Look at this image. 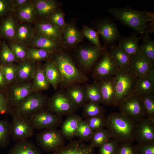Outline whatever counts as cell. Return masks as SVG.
Masks as SVG:
<instances>
[{
	"label": "cell",
	"mask_w": 154,
	"mask_h": 154,
	"mask_svg": "<svg viewBox=\"0 0 154 154\" xmlns=\"http://www.w3.org/2000/svg\"><path fill=\"white\" fill-rule=\"evenodd\" d=\"M108 11L121 23L141 33L146 31L149 22H154L153 13L150 12L126 7L110 8Z\"/></svg>",
	"instance_id": "obj_1"
},
{
	"label": "cell",
	"mask_w": 154,
	"mask_h": 154,
	"mask_svg": "<svg viewBox=\"0 0 154 154\" xmlns=\"http://www.w3.org/2000/svg\"><path fill=\"white\" fill-rule=\"evenodd\" d=\"M135 125L120 112H112L106 117V129L112 138L119 143H132L135 141Z\"/></svg>",
	"instance_id": "obj_2"
},
{
	"label": "cell",
	"mask_w": 154,
	"mask_h": 154,
	"mask_svg": "<svg viewBox=\"0 0 154 154\" xmlns=\"http://www.w3.org/2000/svg\"><path fill=\"white\" fill-rule=\"evenodd\" d=\"M52 59L59 71L61 77L60 85L62 88H66L72 85L82 84L88 80L87 76L77 68L68 54L58 52L54 55Z\"/></svg>",
	"instance_id": "obj_3"
},
{
	"label": "cell",
	"mask_w": 154,
	"mask_h": 154,
	"mask_svg": "<svg viewBox=\"0 0 154 154\" xmlns=\"http://www.w3.org/2000/svg\"><path fill=\"white\" fill-rule=\"evenodd\" d=\"M115 77L116 93L113 105L119 106L135 92L139 77L131 67L124 69L119 68Z\"/></svg>",
	"instance_id": "obj_4"
},
{
	"label": "cell",
	"mask_w": 154,
	"mask_h": 154,
	"mask_svg": "<svg viewBox=\"0 0 154 154\" xmlns=\"http://www.w3.org/2000/svg\"><path fill=\"white\" fill-rule=\"evenodd\" d=\"M49 98L40 92H33L11 110L12 116L29 118L39 111L47 107Z\"/></svg>",
	"instance_id": "obj_5"
},
{
	"label": "cell",
	"mask_w": 154,
	"mask_h": 154,
	"mask_svg": "<svg viewBox=\"0 0 154 154\" xmlns=\"http://www.w3.org/2000/svg\"><path fill=\"white\" fill-rule=\"evenodd\" d=\"M36 140L41 149L46 152L52 153L64 146L66 138L61 130L52 128L44 129L37 133Z\"/></svg>",
	"instance_id": "obj_6"
},
{
	"label": "cell",
	"mask_w": 154,
	"mask_h": 154,
	"mask_svg": "<svg viewBox=\"0 0 154 154\" xmlns=\"http://www.w3.org/2000/svg\"><path fill=\"white\" fill-rule=\"evenodd\" d=\"M119 106L120 113L135 122L146 117L141 96L135 92Z\"/></svg>",
	"instance_id": "obj_7"
},
{
	"label": "cell",
	"mask_w": 154,
	"mask_h": 154,
	"mask_svg": "<svg viewBox=\"0 0 154 154\" xmlns=\"http://www.w3.org/2000/svg\"><path fill=\"white\" fill-rule=\"evenodd\" d=\"M10 111L33 92L32 80L24 82H15L8 86L6 90Z\"/></svg>",
	"instance_id": "obj_8"
},
{
	"label": "cell",
	"mask_w": 154,
	"mask_h": 154,
	"mask_svg": "<svg viewBox=\"0 0 154 154\" xmlns=\"http://www.w3.org/2000/svg\"><path fill=\"white\" fill-rule=\"evenodd\" d=\"M28 118L34 129L56 128L63 122L62 117L52 112L47 107Z\"/></svg>",
	"instance_id": "obj_9"
},
{
	"label": "cell",
	"mask_w": 154,
	"mask_h": 154,
	"mask_svg": "<svg viewBox=\"0 0 154 154\" xmlns=\"http://www.w3.org/2000/svg\"><path fill=\"white\" fill-rule=\"evenodd\" d=\"M119 67L109 52L106 51L94 67L92 74L95 81L99 82L115 76Z\"/></svg>",
	"instance_id": "obj_10"
},
{
	"label": "cell",
	"mask_w": 154,
	"mask_h": 154,
	"mask_svg": "<svg viewBox=\"0 0 154 154\" xmlns=\"http://www.w3.org/2000/svg\"><path fill=\"white\" fill-rule=\"evenodd\" d=\"M47 108L50 111L62 117L74 114L76 109L63 90L57 91L49 99Z\"/></svg>",
	"instance_id": "obj_11"
},
{
	"label": "cell",
	"mask_w": 154,
	"mask_h": 154,
	"mask_svg": "<svg viewBox=\"0 0 154 154\" xmlns=\"http://www.w3.org/2000/svg\"><path fill=\"white\" fill-rule=\"evenodd\" d=\"M10 125V137L14 141L27 140L33 136L34 129L28 118L12 116Z\"/></svg>",
	"instance_id": "obj_12"
},
{
	"label": "cell",
	"mask_w": 154,
	"mask_h": 154,
	"mask_svg": "<svg viewBox=\"0 0 154 154\" xmlns=\"http://www.w3.org/2000/svg\"><path fill=\"white\" fill-rule=\"evenodd\" d=\"M106 51L105 47H83L77 51L76 56L82 68L84 70L86 71L92 68L99 57Z\"/></svg>",
	"instance_id": "obj_13"
},
{
	"label": "cell",
	"mask_w": 154,
	"mask_h": 154,
	"mask_svg": "<svg viewBox=\"0 0 154 154\" xmlns=\"http://www.w3.org/2000/svg\"><path fill=\"white\" fill-rule=\"evenodd\" d=\"M135 137L139 144L154 143V121L146 117L135 122Z\"/></svg>",
	"instance_id": "obj_14"
},
{
	"label": "cell",
	"mask_w": 154,
	"mask_h": 154,
	"mask_svg": "<svg viewBox=\"0 0 154 154\" xmlns=\"http://www.w3.org/2000/svg\"><path fill=\"white\" fill-rule=\"evenodd\" d=\"M33 27L36 33L56 41L61 39V30L48 19L36 21Z\"/></svg>",
	"instance_id": "obj_15"
},
{
	"label": "cell",
	"mask_w": 154,
	"mask_h": 154,
	"mask_svg": "<svg viewBox=\"0 0 154 154\" xmlns=\"http://www.w3.org/2000/svg\"><path fill=\"white\" fill-rule=\"evenodd\" d=\"M83 141L80 139L72 141L50 154H94V148Z\"/></svg>",
	"instance_id": "obj_16"
},
{
	"label": "cell",
	"mask_w": 154,
	"mask_h": 154,
	"mask_svg": "<svg viewBox=\"0 0 154 154\" xmlns=\"http://www.w3.org/2000/svg\"><path fill=\"white\" fill-rule=\"evenodd\" d=\"M97 82L102 97V103L107 106L113 105L116 93L115 76Z\"/></svg>",
	"instance_id": "obj_17"
},
{
	"label": "cell",
	"mask_w": 154,
	"mask_h": 154,
	"mask_svg": "<svg viewBox=\"0 0 154 154\" xmlns=\"http://www.w3.org/2000/svg\"><path fill=\"white\" fill-rule=\"evenodd\" d=\"M19 22L13 13L2 20L0 24V37L14 40Z\"/></svg>",
	"instance_id": "obj_18"
},
{
	"label": "cell",
	"mask_w": 154,
	"mask_h": 154,
	"mask_svg": "<svg viewBox=\"0 0 154 154\" xmlns=\"http://www.w3.org/2000/svg\"><path fill=\"white\" fill-rule=\"evenodd\" d=\"M33 1L36 21L47 19L50 15L57 9L58 3L54 0H33Z\"/></svg>",
	"instance_id": "obj_19"
},
{
	"label": "cell",
	"mask_w": 154,
	"mask_h": 154,
	"mask_svg": "<svg viewBox=\"0 0 154 154\" xmlns=\"http://www.w3.org/2000/svg\"><path fill=\"white\" fill-rule=\"evenodd\" d=\"M98 33L107 44L112 43L119 37V33L115 25L108 20H104L98 23Z\"/></svg>",
	"instance_id": "obj_20"
},
{
	"label": "cell",
	"mask_w": 154,
	"mask_h": 154,
	"mask_svg": "<svg viewBox=\"0 0 154 154\" xmlns=\"http://www.w3.org/2000/svg\"><path fill=\"white\" fill-rule=\"evenodd\" d=\"M66 88L65 91L66 95L76 110L83 107L87 102L85 95L84 86L79 84H75Z\"/></svg>",
	"instance_id": "obj_21"
},
{
	"label": "cell",
	"mask_w": 154,
	"mask_h": 154,
	"mask_svg": "<svg viewBox=\"0 0 154 154\" xmlns=\"http://www.w3.org/2000/svg\"><path fill=\"white\" fill-rule=\"evenodd\" d=\"M130 58L131 67L139 77L146 76L154 71V65L150 63L140 51Z\"/></svg>",
	"instance_id": "obj_22"
},
{
	"label": "cell",
	"mask_w": 154,
	"mask_h": 154,
	"mask_svg": "<svg viewBox=\"0 0 154 154\" xmlns=\"http://www.w3.org/2000/svg\"><path fill=\"white\" fill-rule=\"evenodd\" d=\"M36 65V63L27 59L19 63L16 82H22L32 80Z\"/></svg>",
	"instance_id": "obj_23"
},
{
	"label": "cell",
	"mask_w": 154,
	"mask_h": 154,
	"mask_svg": "<svg viewBox=\"0 0 154 154\" xmlns=\"http://www.w3.org/2000/svg\"><path fill=\"white\" fill-rule=\"evenodd\" d=\"M32 82L34 92H40L49 88L50 85L46 77L43 66L40 62L36 63Z\"/></svg>",
	"instance_id": "obj_24"
},
{
	"label": "cell",
	"mask_w": 154,
	"mask_h": 154,
	"mask_svg": "<svg viewBox=\"0 0 154 154\" xmlns=\"http://www.w3.org/2000/svg\"><path fill=\"white\" fill-rule=\"evenodd\" d=\"M19 22L34 24L36 21L33 0L30 1L13 13Z\"/></svg>",
	"instance_id": "obj_25"
},
{
	"label": "cell",
	"mask_w": 154,
	"mask_h": 154,
	"mask_svg": "<svg viewBox=\"0 0 154 154\" xmlns=\"http://www.w3.org/2000/svg\"><path fill=\"white\" fill-rule=\"evenodd\" d=\"M58 42L35 33L28 47L43 49L53 54L58 46Z\"/></svg>",
	"instance_id": "obj_26"
},
{
	"label": "cell",
	"mask_w": 154,
	"mask_h": 154,
	"mask_svg": "<svg viewBox=\"0 0 154 154\" xmlns=\"http://www.w3.org/2000/svg\"><path fill=\"white\" fill-rule=\"evenodd\" d=\"M43 66L49 83L55 90H57L61 82V75L57 66L51 58L47 60Z\"/></svg>",
	"instance_id": "obj_27"
},
{
	"label": "cell",
	"mask_w": 154,
	"mask_h": 154,
	"mask_svg": "<svg viewBox=\"0 0 154 154\" xmlns=\"http://www.w3.org/2000/svg\"><path fill=\"white\" fill-rule=\"evenodd\" d=\"M82 119L80 116L74 113L68 116L62 123L61 130L66 139H71L75 136L78 124Z\"/></svg>",
	"instance_id": "obj_28"
},
{
	"label": "cell",
	"mask_w": 154,
	"mask_h": 154,
	"mask_svg": "<svg viewBox=\"0 0 154 154\" xmlns=\"http://www.w3.org/2000/svg\"><path fill=\"white\" fill-rule=\"evenodd\" d=\"M35 33L31 24L19 22L14 40L20 42L28 47Z\"/></svg>",
	"instance_id": "obj_29"
},
{
	"label": "cell",
	"mask_w": 154,
	"mask_h": 154,
	"mask_svg": "<svg viewBox=\"0 0 154 154\" xmlns=\"http://www.w3.org/2000/svg\"><path fill=\"white\" fill-rule=\"evenodd\" d=\"M8 154H43L39 148L27 140L17 141Z\"/></svg>",
	"instance_id": "obj_30"
},
{
	"label": "cell",
	"mask_w": 154,
	"mask_h": 154,
	"mask_svg": "<svg viewBox=\"0 0 154 154\" xmlns=\"http://www.w3.org/2000/svg\"><path fill=\"white\" fill-rule=\"evenodd\" d=\"M139 40L135 35L125 37L119 40L118 46L131 57L139 52Z\"/></svg>",
	"instance_id": "obj_31"
},
{
	"label": "cell",
	"mask_w": 154,
	"mask_h": 154,
	"mask_svg": "<svg viewBox=\"0 0 154 154\" xmlns=\"http://www.w3.org/2000/svg\"><path fill=\"white\" fill-rule=\"evenodd\" d=\"M154 71L138 78L136 85L135 92L142 95L154 93Z\"/></svg>",
	"instance_id": "obj_32"
},
{
	"label": "cell",
	"mask_w": 154,
	"mask_h": 154,
	"mask_svg": "<svg viewBox=\"0 0 154 154\" xmlns=\"http://www.w3.org/2000/svg\"><path fill=\"white\" fill-rule=\"evenodd\" d=\"M109 52L119 68L124 69L131 67V58L118 46L111 45Z\"/></svg>",
	"instance_id": "obj_33"
},
{
	"label": "cell",
	"mask_w": 154,
	"mask_h": 154,
	"mask_svg": "<svg viewBox=\"0 0 154 154\" xmlns=\"http://www.w3.org/2000/svg\"><path fill=\"white\" fill-rule=\"evenodd\" d=\"M63 39L69 46H73L80 42L82 36L80 33L72 24L66 25L63 29Z\"/></svg>",
	"instance_id": "obj_34"
},
{
	"label": "cell",
	"mask_w": 154,
	"mask_h": 154,
	"mask_svg": "<svg viewBox=\"0 0 154 154\" xmlns=\"http://www.w3.org/2000/svg\"><path fill=\"white\" fill-rule=\"evenodd\" d=\"M139 51L150 63L154 65V42L147 34L143 38Z\"/></svg>",
	"instance_id": "obj_35"
},
{
	"label": "cell",
	"mask_w": 154,
	"mask_h": 154,
	"mask_svg": "<svg viewBox=\"0 0 154 154\" xmlns=\"http://www.w3.org/2000/svg\"><path fill=\"white\" fill-rule=\"evenodd\" d=\"M84 91L87 102L100 104L102 103V97L98 83L94 82L91 84H86Z\"/></svg>",
	"instance_id": "obj_36"
},
{
	"label": "cell",
	"mask_w": 154,
	"mask_h": 154,
	"mask_svg": "<svg viewBox=\"0 0 154 154\" xmlns=\"http://www.w3.org/2000/svg\"><path fill=\"white\" fill-rule=\"evenodd\" d=\"M53 54L44 50L33 47H29L27 59L36 63L40 62L51 58Z\"/></svg>",
	"instance_id": "obj_37"
},
{
	"label": "cell",
	"mask_w": 154,
	"mask_h": 154,
	"mask_svg": "<svg viewBox=\"0 0 154 154\" xmlns=\"http://www.w3.org/2000/svg\"><path fill=\"white\" fill-rule=\"evenodd\" d=\"M112 138L106 129L103 128L94 131L90 140V144L94 148L100 147L110 141Z\"/></svg>",
	"instance_id": "obj_38"
},
{
	"label": "cell",
	"mask_w": 154,
	"mask_h": 154,
	"mask_svg": "<svg viewBox=\"0 0 154 154\" xmlns=\"http://www.w3.org/2000/svg\"><path fill=\"white\" fill-rule=\"evenodd\" d=\"M8 42L9 47L16 57L17 62L19 63L27 59L28 46L15 40L8 41Z\"/></svg>",
	"instance_id": "obj_39"
},
{
	"label": "cell",
	"mask_w": 154,
	"mask_h": 154,
	"mask_svg": "<svg viewBox=\"0 0 154 154\" xmlns=\"http://www.w3.org/2000/svg\"><path fill=\"white\" fill-rule=\"evenodd\" d=\"M11 123L7 119L0 120V147L5 148L10 143Z\"/></svg>",
	"instance_id": "obj_40"
},
{
	"label": "cell",
	"mask_w": 154,
	"mask_h": 154,
	"mask_svg": "<svg viewBox=\"0 0 154 154\" xmlns=\"http://www.w3.org/2000/svg\"><path fill=\"white\" fill-rule=\"evenodd\" d=\"M16 62L17 61L13 52L4 41L0 49V65H5Z\"/></svg>",
	"instance_id": "obj_41"
},
{
	"label": "cell",
	"mask_w": 154,
	"mask_h": 154,
	"mask_svg": "<svg viewBox=\"0 0 154 154\" xmlns=\"http://www.w3.org/2000/svg\"><path fill=\"white\" fill-rule=\"evenodd\" d=\"M94 132L87 123L82 119L78 124L75 136L83 141H88L91 139Z\"/></svg>",
	"instance_id": "obj_42"
},
{
	"label": "cell",
	"mask_w": 154,
	"mask_h": 154,
	"mask_svg": "<svg viewBox=\"0 0 154 154\" xmlns=\"http://www.w3.org/2000/svg\"><path fill=\"white\" fill-rule=\"evenodd\" d=\"M17 65L15 63L0 65V68L4 75L8 86L16 81Z\"/></svg>",
	"instance_id": "obj_43"
},
{
	"label": "cell",
	"mask_w": 154,
	"mask_h": 154,
	"mask_svg": "<svg viewBox=\"0 0 154 154\" xmlns=\"http://www.w3.org/2000/svg\"><path fill=\"white\" fill-rule=\"evenodd\" d=\"M83 107V114L86 118L104 114L105 112L104 109L100 104L87 102Z\"/></svg>",
	"instance_id": "obj_44"
},
{
	"label": "cell",
	"mask_w": 154,
	"mask_h": 154,
	"mask_svg": "<svg viewBox=\"0 0 154 154\" xmlns=\"http://www.w3.org/2000/svg\"><path fill=\"white\" fill-rule=\"evenodd\" d=\"M146 117L154 121V93L141 95Z\"/></svg>",
	"instance_id": "obj_45"
},
{
	"label": "cell",
	"mask_w": 154,
	"mask_h": 154,
	"mask_svg": "<svg viewBox=\"0 0 154 154\" xmlns=\"http://www.w3.org/2000/svg\"><path fill=\"white\" fill-rule=\"evenodd\" d=\"M85 121L90 127L95 131L104 128L106 126V117L104 114L86 118Z\"/></svg>",
	"instance_id": "obj_46"
},
{
	"label": "cell",
	"mask_w": 154,
	"mask_h": 154,
	"mask_svg": "<svg viewBox=\"0 0 154 154\" xmlns=\"http://www.w3.org/2000/svg\"><path fill=\"white\" fill-rule=\"evenodd\" d=\"M47 19L61 30H63L66 25L64 13L58 9L51 13Z\"/></svg>",
	"instance_id": "obj_47"
},
{
	"label": "cell",
	"mask_w": 154,
	"mask_h": 154,
	"mask_svg": "<svg viewBox=\"0 0 154 154\" xmlns=\"http://www.w3.org/2000/svg\"><path fill=\"white\" fill-rule=\"evenodd\" d=\"M119 143L116 140L112 138L99 147V154H116Z\"/></svg>",
	"instance_id": "obj_48"
},
{
	"label": "cell",
	"mask_w": 154,
	"mask_h": 154,
	"mask_svg": "<svg viewBox=\"0 0 154 154\" xmlns=\"http://www.w3.org/2000/svg\"><path fill=\"white\" fill-rule=\"evenodd\" d=\"M84 35L92 42L95 46L99 48L102 47L99 40L98 35L92 29L86 26L83 27L82 30Z\"/></svg>",
	"instance_id": "obj_49"
},
{
	"label": "cell",
	"mask_w": 154,
	"mask_h": 154,
	"mask_svg": "<svg viewBox=\"0 0 154 154\" xmlns=\"http://www.w3.org/2000/svg\"><path fill=\"white\" fill-rule=\"evenodd\" d=\"M128 142L119 143L116 154H136L135 145Z\"/></svg>",
	"instance_id": "obj_50"
},
{
	"label": "cell",
	"mask_w": 154,
	"mask_h": 154,
	"mask_svg": "<svg viewBox=\"0 0 154 154\" xmlns=\"http://www.w3.org/2000/svg\"><path fill=\"white\" fill-rule=\"evenodd\" d=\"M12 0H0V19L2 20L12 13Z\"/></svg>",
	"instance_id": "obj_51"
},
{
	"label": "cell",
	"mask_w": 154,
	"mask_h": 154,
	"mask_svg": "<svg viewBox=\"0 0 154 154\" xmlns=\"http://www.w3.org/2000/svg\"><path fill=\"white\" fill-rule=\"evenodd\" d=\"M136 154H154V143L135 145Z\"/></svg>",
	"instance_id": "obj_52"
},
{
	"label": "cell",
	"mask_w": 154,
	"mask_h": 154,
	"mask_svg": "<svg viewBox=\"0 0 154 154\" xmlns=\"http://www.w3.org/2000/svg\"><path fill=\"white\" fill-rule=\"evenodd\" d=\"M6 90L0 89V114L9 113Z\"/></svg>",
	"instance_id": "obj_53"
},
{
	"label": "cell",
	"mask_w": 154,
	"mask_h": 154,
	"mask_svg": "<svg viewBox=\"0 0 154 154\" xmlns=\"http://www.w3.org/2000/svg\"><path fill=\"white\" fill-rule=\"evenodd\" d=\"M30 0H12V11L14 12L16 10L20 8Z\"/></svg>",
	"instance_id": "obj_54"
},
{
	"label": "cell",
	"mask_w": 154,
	"mask_h": 154,
	"mask_svg": "<svg viewBox=\"0 0 154 154\" xmlns=\"http://www.w3.org/2000/svg\"><path fill=\"white\" fill-rule=\"evenodd\" d=\"M8 86L4 75L0 68V89L6 90Z\"/></svg>",
	"instance_id": "obj_55"
}]
</instances>
